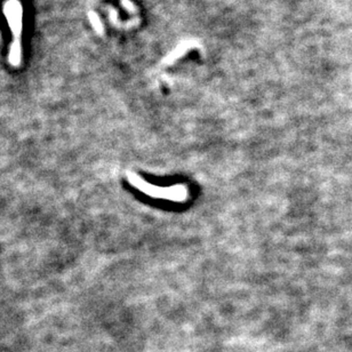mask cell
<instances>
[{
  "mask_svg": "<svg viewBox=\"0 0 352 352\" xmlns=\"http://www.w3.org/2000/svg\"><path fill=\"white\" fill-rule=\"evenodd\" d=\"M128 181L137 190L150 196L152 198L164 199V200L183 202L189 198V189L186 186H172V187H157L150 184L134 173H128Z\"/></svg>",
  "mask_w": 352,
  "mask_h": 352,
  "instance_id": "obj_1",
  "label": "cell"
}]
</instances>
